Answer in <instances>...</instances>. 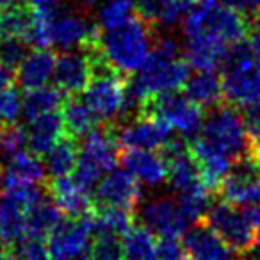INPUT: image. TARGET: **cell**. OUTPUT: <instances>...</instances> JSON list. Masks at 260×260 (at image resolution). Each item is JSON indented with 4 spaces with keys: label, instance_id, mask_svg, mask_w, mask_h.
Returning <instances> with one entry per match:
<instances>
[{
    "label": "cell",
    "instance_id": "1",
    "mask_svg": "<svg viewBox=\"0 0 260 260\" xmlns=\"http://www.w3.org/2000/svg\"><path fill=\"white\" fill-rule=\"evenodd\" d=\"M185 59L196 72H216L228 50L251 32V22L221 0H202L184 16Z\"/></svg>",
    "mask_w": 260,
    "mask_h": 260
},
{
    "label": "cell",
    "instance_id": "2",
    "mask_svg": "<svg viewBox=\"0 0 260 260\" xmlns=\"http://www.w3.org/2000/svg\"><path fill=\"white\" fill-rule=\"evenodd\" d=\"M189 73L191 66L178 41L168 36H157L143 68L130 77L128 105L132 102L138 109L153 96L184 89Z\"/></svg>",
    "mask_w": 260,
    "mask_h": 260
},
{
    "label": "cell",
    "instance_id": "3",
    "mask_svg": "<svg viewBox=\"0 0 260 260\" xmlns=\"http://www.w3.org/2000/svg\"><path fill=\"white\" fill-rule=\"evenodd\" d=\"M155 32V27L136 13L114 29H100L98 50L112 68L132 77L148 59L157 38Z\"/></svg>",
    "mask_w": 260,
    "mask_h": 260
},
{
    "label": "cell",
    "instance_id": "4",
    "mask_svg": "<svg viewBox=\"0 0 260 260\" xmlns=\"http://www.w3.org/2000/svg\"><path fill=\"white\" fill-rule=\"evenodd\" d=\"M100 36V27L80 13L32 9L29 43L38 48L55 47L64 50L86 48L94 45Z\"/></svg>",
    "mask_w": 260,
    "mask_h": 260
},
{
    "label": "cell",
    "instance_id": "5",
    "mask_svg": "<svg viewBox=\"0 0 260 260\" xmlns=\"http://www.w3.org/2000/svg\"><path fill=\"white\" fill-rule=\"evenodd\" d=\"M93 55V79L84 89V104L104 125H116V119L126 112L130 77L114 70L98 50V41L86 47Z\"/></svg>",
    "mask_w": 260,
    "mask_h": 260
},
{
    "label": "cell",
    "instance_id": "6",
    "mask_svg": "<svg viewBox=\"0 0 260 260\" xmlns=\"http://www.w3.org/2000/svg\"><path fill=\"white\" fill-rule=\"evenodd\" d=\"M189 145L226 157L235 164L249 150L244 119L239 109L234 105L221 104L209 111L202 130L191 139Z\"/></svg>",
    "mask_w": 260,
    "mask_h": 260
},
{
    "label": "cell",
    "instance_id": "7",
    "mask_svg": "<svg viewBox=\"0 0 260 260\" xmlns=\"http://www.w3.org/2000/svg\"><path fill=\"white\" fill-rule=\"evenodd\" d=\"M221 68L224 104L242 111L260 105V72L249 41L230 47Z\"/></svg>",
    "mask_w": 260,
    "mask_h": 260
},
{
    "label": "cell",
    "instance_id": "8",
    "mask_svg": "<svg viewBox=\"0 0 260 260\" xmlns=\"http://www.w3.org/2000/svg\"><path fill=\"white\" fill-rule=\"evenodd\" d=\"M205 221L237 255L258 248L260 207H235L219 202L210 207Z\"/></svg>",
    "mask_w": 260,
    "mask_h": 260
},
{
    "label": "cell",
    "instance_id": "9",
    "mask_svg": "<svg viewBox=\"0 0 260 260\" xmlns=\"http://www.w3.org/2000/svg\"><path fill=\"white\" fill-rule=\"evenodd\" d=\"M119 153L121 148L116 141L112 125H102L87 138H84L82 145L79 146L75 178L91 189L105 175L114 171Z\"/></svg>",
    "mask_w": 260,
    "mask_h": 260
},
{
    "label": "cell",
    "instance_id": "10",
    "mask_svg": "<svg viewBox=\"0 0 260 260\" xmlns=\"http://www.w3.org/2000/svg\"><path fill=\"white\" fill-rule=\"evenodd\" d=\"M136 112H146V114L155 116L160 121L166 123L170 128L180 132L184 138L198 136L203 121H205V111L178 91L150 98L145 104L139 105Z\"/></svg>",
    "mask_w": 260,
    "mask_h": 260
},
{
    "label": "cell",
    "instance_id": "11",
    "mask_svg": "<svg viewBox=\"0 0 260 260\" xmlns=\"http://www.w3.org/2000/svg\"><path fill=\"white\" fill-rule=\"evenodd\" d=\"M93 239V214L62 221L48 235V256H50V260H91Z\"/></svg>",
    "mask_w": 260,
    "mask_h": 260
},
{
    "label": "cell",
    "instance_id": "12",
    "mask_svg": "<svg viewBox=\"0 0 260 260\" xmlns=\"http://www.w3.org/2000/svg\"><path fill=\"white\" fill-rule=\"evenodd\" d=\"M45 196L40 185L6 189L0 198V242L15 246L27 239V214Z\"/></svg>",
    "mask_w": 260,
    "mask_h": 260
},
{
    "label": "cell",
    "instance_id": "13",
    "mask_svg": "<svg viewBox=\"0 0 260 260\" xmlns=\"http://www.w3.org/2000/svg\"><path fill=\"white\" fill-rule=\"evenodd\" d=\"M116 141L121 150H160L171 139L170 126L146 112L128 114L123 123L112 125Z\"/></svg>",
    "mask_w": 260,
    "mask_h": 260
},
{
    "label": "cell",
    "instance_id": "14",
    "mask_svg": "<svg viewBox=\"0 0 260 260\" xmlns=\"http://www.w3.org/2000/svg\"><path fill=\"white\" fill-rule=\"evenodd\" d=\"M221 202L235 207L260 205V162L246 153L237 160L217 189Z\"/></svg>",
    "mask_w": 260,
    "mask_h": 260
},
{
    "label": "cell",
    "instance_id": "15",
    "mask_svg": "<svg viewBox=\"0 0 260 260\" xmlns=\"http://www.w3.org/2000/svg\"><path fill=\"white\" fill-rule=\"evenodd\" d=\"M93 202L94 209H123L136 212L141 203L139 180L126 170L111 171L96 184Z\"/></svg>",
    "mask_w": 260,
    "mask_h": 260
},
{
    "label": "cell",
    "instance_id": "16",
    "mask_svg": "<svg viewBox=\"0 0 260 260\" xmlns=\"http://www.w3.org/2000/svg\"><path fill=\"white\" fill-rule=\"evenodd\" d=\"M139 217L143 226L148 228L152 234L159 235L160 239H178L185 234L187 219L182 214L180 205L168 196L153 198L141 207Z\"/></svg>",
    "mask_w": 260,
    "mask_h": 260
},
{
    "label": "cell",
    "instance_id": "17",
    "mask_svg": "<svg viewBox=\"0 0 260 260\" xmlns=\"http://www.w3.org/2000/svg\"><path fill=\"white\" fill-rule=\"evenodd\" d=\"M93 79V55L89 48L64 50L55 62V86L66 94L84 93L89 80Z\"/></svg>",
    "mask_w": 260,
    "mask_h": 260
},
{
    "label": "cell",
    "instance_id": "18",
    "mask_svg": "<svg viewBox=\"0 0 260 260\" xmlns=\"http://www.w3.org/2000/svg\"><path fill=\"white\" fill-rule=\"evenodd\" d=\"M191 260H239L237 253L205 223H194L182 239Z\"/></svg>",
    "mask_w": 260,
    "mask_h": 260
},
{
    "label": "cell",
    "instance_id": "19",
    "mask_svg": "<svg viewBox=\"0 0 260 260\" xmlns=\"http://www.w3.org/2000/svg\"><path fill=\"white\" fill-rule=\"evenodd\" d=\"M48 194L62 214L70 217H80L94 212V202L89 187L79 182L75 175L61 178H50Z\"/></svg>",
    "mask_w": 260,
    "mask_h": 260
},
{
    "label": "cell",
    "instance_id": "20",
    "mask_svg": "<svg viewBox=\"0 0 260 260\" xmlns=\"http://www.w3.org/2000/svg\"><path fill=\"white\" fill-rule=\"evenodd\" d=\"M119 162L139 182L155 187L168 182V162L157 150H121Z\"/></svg>",
    "mask_w": 260,
    "mask_h": 260
},
{
    "label": "cell",
    "instance_id": "21",
    "mask_svg": "<svg viewBox=\"0 0 260 260\" xmlns=\"http://www.w3.org/2000/svg\"><path fill=\"white\" fill-rule=\"evenodd\" d=\"M45 171L47 170L40 160V155L30 150H23L2 166V185L4 189L40 185L45 178Z\"/></svg>",
    "mask_w": 260,
    "mask_h": 260
},
{
    "label": "cell",
    "instance_id": "22",
    "mask_svg": "<svg viewBox=\"0 0 260 260\" xmlns=\"http://www.w3.org/2000/svg\"><path fill=\"white\" fill-rule=\"evenodd\" d=\"M57 57L48 48H36L25 55L20 66L16 68V79L23 89H36L48 86V80L55 73Z\"/></svg>",
    "mask_w": 260,
    "mask_h": 260
},
{
    "label": "cell",
    "instance_id": "23",
    "mask_svg": "<svg viewBox=\"0 0 260 260\" xmlns=\"http://www.w3.org/2000/svg\"><path fill=\"white\" fill-rule=\"evenodd\" d=\"M62 136H64V125H62V116L59 111L29 119L27 146L36 155H47L52 150V146L59 139H62Z\"/></svg>",
    "mask_w": 260,
    "mask_h": 260
},
{
    "label": "cell",
    "instance_id": "24",
    "mask_svg": "<svg viewBox=\"0 0 260 260\" xmlns=\"http://www.w3.org/2000/svg\"><path fill=\"white\" fill-rule=\"evenodd\" d=\"M184 94L205 112L224 104L223 80L216 72H196L185 82Z\"/></svg>",
    "mask_w": 260,
    "mask_h": 260
},
{
    "label": "cell",
    "instance_id": "25",
    "mask_svg": "<svg viewBox=\"0 0 260 260\" xmlns=\"http://www.w3.org/2000/svg\"><path fill=\"white\" fill-rule=\"evenodd\" d=\"M191 0H136V13L153 27H173L189 13Z\"/></svg>",
    "mask_w": 260,
    "mask_h": 260
},
{
    "label": "cell",
    "instance_id": "26",
    "mask_svg": "<svg viewBox=\"0 0 260 260\" xmlns=\"http://www.w3.org/2000/svg\"><path fill=\"white\" fill-rule=\"evenodd\" d=\"M62 125H64V136L72 139H84L100 128L104 123L93 114L89 107L79 98H66L62 105Z\"/></svg>",
    "mask_w": 260,
    "mask_h": 260
},
{
    "label": "cell",
    "instance_id": "27",
    "mask_svg": "<svg viewBox=\"0 0 260 260\" xmlns=\"http://www.w3.org/2000/svg\"><path fill=\"white\" fill-rule=\"evenodd\" d=\"M62 223V210L55 205L50 194H45L40 202L30 207L27 214V239L43 241Z\"/></svg>",
    "mask_w": 260,
    "mask_h": 260
},
{
    "label": "cell",
    "instance_id": "28",
    "mask_svg": "<svg viewBox=\"0 0 260 260\" xmlns=\"http://www.w3.org/2000/svg\"><path fill=\"white\" fill-rule=\"evenodd\" d=\"M66 102V93L57 86H43L36 89H29L23 96V116L27 119H34L38 116L57 112Z\"/></svg>",
    "mask_w": 260,
    "mask_h": 260
},
{
    "label": "cell",
    "instance_id": "29",
    "mask_svg": "<svg viewBox=\"0 0 260 260\" xmlns=\"http://www.w3.org/2000/svg\"><path fill=\"white\" fill-rule=\"evenodd\" d=\"M77 159H79V146L77 141L72 138H62L52 146V150L47 153L45 160V170L50 178L70 177L75 173Z\"/></svg>",
    "mask_w": 260,
    "mask_h": 260
},
{
    "label": "cell",
    "instance_id": "30",
    "mask_svg": "<svg viewBox=\"0 0 260 260\" xmlns=\"http://www.w3.org/2000/svg\"><path fill=\"white\" fill-rule=\"evenodd\" d=\"M121 248L125 260H157L159 242L146 226L134 224L121 237Z\"/></svg>",
    "mask_w": 260,
    "mask_h": 260
},
{
    "label": "cell",
    "instance_id": "31",
    "mask_svg": "<svg viewBox=\"0 0 260 260\" xmlns=\"http://www.w3.org/2000/svg\"><path fill=\"white\" fill-rule=\"evenodd\" d=\"M94 234L123 237L134 226V212L123 209H94Z\"/></svg>",
    "mask_w": 260,
    "mask_h": 260
},
{
    "label": "cell",
    "instance_id": "32",
    "mask_svg": "<svg viewBox=\"0 0 260 260\" xmlns=\"http://www.w3.org/2000/svg\"><path fill=\"white\" fill-rule=\"evenodd\" d=\"M32 11L23 8L8 9L0 13V40H23L29 45Z\"/></svg>",
    "mask_w": 260,
    "mask_h": 260
},
{
    "label": "cell",
    "instance_id": "33",
    "mask_svg": "<svg viewBox=\"0 0 260 260\" xmlns=\"http://www.w3.org/2000/svg\"><path fill=\"white\" fill-rule=\"evenodd\" d=\"M210 194L212 192L207 187H198L194 191L178 196V205H180V210L187 219V223L194 224L205 219L207 212L210 210Z\"/></svg>",
    "mask_w": 260,
    "mask_h": 260
},
{
    "label": "cell",
    "instance_id": "34",
    "mask_svg": "<svg viewBox=\"0 0 260 260\" xmlns=\"http://www.w3.org/2000/svg\"><path fill=\"white\" fill-rule=\"evenodd\" d=\"M136 0H104L98 11V27L102 30L114 29L132 16Z\"/></svg>",
    "mask_w": 260,
    "mask_h": 260
},
{
    "label": "cell",
    "instance_id": "35",
    "mask_svg": "<svg viewBox=\"0 0 260 260\" xmlns=\"http://www.w3.org/2000/svg\"><path fill=\"white\" fill-rule=\"evenodd\" d=\"M27 146V130L18 123L0 126V166L23 152Z\"/></svg>",
    "mask_w": 260,
    "mask_h": 260
},
{
    "label": "cell",
    "instance_id": "36",
    "mask_svg": "<svg viewBox=\"0 0 260 260\" xmlns=\"http://www.w3.org/2000/svg\"><path fill=\"white\" fill-rule=\"evenodd\" d=\"M23 114V96L15 86L0 89V126L13 125Z\"/></svg>",
    "mask_w": 260,
    "mask_h": 260
},
{
    "label": "cell",
    "instance_id": "37",
    "mask_svg": "<svg viewBox=\"0 0 260 260\" xmlns=\"http://www.w3.org/2000/svg\"><path fill=\"white\" fill-rule=\"evenodd\" d=\"M91 260H125L119 237L109 234H94Z\"/></svg>",
    "mask_w": 260,
    "mask_h": 260
},
{
    "label": "cell",
    "instance_id": "38",
    "mask_svg": "<svg viewBox=\"0 0 260 260\" xmlns=\"http://www.w3.org/2000/svg\"><path fill=\"white\" fill-rule=\"evenodd\" d=\"M13 258L15 260H50L48 249L40 239H25L13 246Z\"/></svg>",
    "mask_w": 260,
    "mask_h": 260
},
{
    "label": "cell",
    "instance_id": "39",
    "mask_svg": "<svg viewBox=\"0 0 260 260\" xmlns=\"http://www.w3.org/2000/svg\"><path fill=\"white\" fill-rule=\"evenodd\" d=\"M27 43L23 40H2L0 43V64L15 70L25 59Z\"/></svg>",
    "mask_w": 260,
    "mask_h": 260
},
{
    "label": "cell",
    "instance_id": "40",
    "mask_svg": "<svg viewBox=\"0 0 260 260\" xmlns=\"http://www.w3.org/2000/svg\"><path fill=\"white\" fill-rule=\"evenodd\" d=\"M242 119H244L246 134H248L249 150L260 148V105L244 109V112H242Z\"/></svg>",
    "mask_w": 260,
    "mask_h": 260
},
{
    "label": "cell",
    "instance_id": "41",
    "mask_svg": "<svg viewBox=\"0 0 260 260\" xmlns=\"http://www.w3.org/2000/svg\"><path fill=\"white\" fill-rule=\"evenodd\" d=\"M157 260H191L178 239H162L157 248Z\"/></svg>",
    "mask_w": 260,
    "mask_h": 260
},
{
    "label": "cell",
    "instance_id": "42",
    "mask_svg": "<svg viewBox=\"0 0 260 260\" xmlns=\"http://www.w3.org/2000/svg\"><path fill=\"white\" fill-rule=\"evenodd\" d=\"M223 4L241 13L249 22H256L260 18V0H221Z\"/></svg>",
    "mask_w": 260,
    "mask_h": 260
},
{
    "label": "cell",
    "instance_id": "43",
    "mask_svg": "<svg viewBox=\"0 0 260 260\" xmlns=\"http://www.w3.org/2000/svg\"><path fill=\"white\" fill-rule=\"evenodd\" d=\"M249 45H251V50H253V54H255L256 64L260 66V18L251 25V32H249Z\"/></svg>",
    "mask_w": 260,
    "mask_h": 260
},
{
    "label": "cell",
    "instance_id": "44",
    "mask_svg": "<svg viewBox=\"0 0 260 260\" xmlns=\"http://www.w3.org/2000/svg\"><path fill=\"white\" fill-rule=\"evenodd\" d=\"M62 0H30V6L32 9H43V11H48V9H55Z\"/></svg>",
    "mask_w": 260,
    "mask_h": 260
},
{
    "label": "cell",
    "instance_id": "45",
    "mask_svg": "<svg viewBox=\"0 0 260 260\" xmlns=\"http://www.w3.org/2000/svg\"><path fill=\"white\" fill-rule=\"evenodd\" d=\"M11 84H13V70L4 64H0V89L11 86Z\"/></svg>",
    "mask_w": 260,
    "mask_h": 260
},
{
    "label": "cell",
    "instance_id": "46",
    "mask_svg": "<svg viewBox=\"0 0 260 260\" xmlns=\"http://www.w3.org/2000/svg\"><path fill=\"white\" fill-rule=\"evenodd\" d=\"M25 0H0V13L8 11V9L22 8V4Z\"/></svg>",
    "mask_w": 260,
    "mask_h": 260
},
{
    "label": "cell",
    "instance_id": "47",
    "mask_svg": "<svg viewBox=\"0 0 260 260\" xmlns=\"http://www.w3.org/2000/svg\"><path fill=\"white\" fill-rule=\"evenodd\" d=\"M98 2H100V0H77V4L82 9H91L93 6H96Z\"/></svg>",
    "mask_w": 260,
    "mask_h": 260
},
{
    "label": "cell",
    "instance_id": "48",
    "mask_svg": "<svg viewBox=\"0 0 260 260\" xmlns=\"http://www.w3.org/2000/svg\"><path fill=\"white\" fill-rule=\"evenodd\" d=\"M0 260H15V258H13L11 251H8L6 248H0Z\"/></svg>",
    "mask_w": 260,
    "mask_h": 260
},
{
    "label": "cell",
    "instance_id": "49",
    "mask_svg": "<svg viewBox=\"0 0 260 260\" xmlns=\"http://www.w3.org/2000/svg\"><path fill=\"white\" fill-rule=\"evenodd\" d=\"M0 185H2V173H0Z\"/></svg>",
    "mask_w": 260,
    "mask_h": 260
},
{
    "label": "cell",
    "instance_id": "50",
    "mask_svg": "<svg viewBox=\"0 0 260 260\" xmlns=\"http://www.w3.org/2000/svg\"><path fill=\"white\" fill-rule=\"evenodd\" d=\"M253 260H260V255H258V256H255V258H253Z\"/></svg>",
    "mask_w": 260,
    "mask_h": 260
},
{
    "label": "cell",
    "instance_id": "51",
    "mask_svg": "<svg viewBox=\"0 0 260 260\" xmlns=\"http://www.w3.org/2000/svg\"><path fill=\"white\" fill-rule=\"evenodd\" d=\"M258 248H260V239H258Z\"/></svg>",
    "mask_w": 260,
    "mask_h": 260
},
{
    "label": "cell",
    "instance_id": "52",
    "mask_svg": "<svg viewBox=\"0 0 260 260\" xmlns=\"http://www.w3.org/2000/svg\"><path fill=\"white\" fill-rule=\"evenodd\" d=\"M0 43H2V40H0Z\"/></svg>",
    "mask_w": 260,
    "mask_h": 260
}]
</instances>
